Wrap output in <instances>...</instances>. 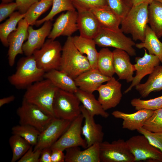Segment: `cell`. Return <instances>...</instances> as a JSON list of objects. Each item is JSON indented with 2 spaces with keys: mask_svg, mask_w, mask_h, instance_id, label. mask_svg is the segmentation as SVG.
Segmentation results:
<instances>
[{
  "mask_svg": "<svg viewBox=\"0 0 162 162\" xmlns=\"http://www.w3.org/2000/svg\"><path fill=\"white\" fill-rule=\"evenodd\" d=\"M144 54L142 57H137L135 59L136 63L134 64L136 71V75L130 86L124 92L126 93L132 88L139 83L146 76L150 74L154 68L160 64V61L157 56L148 54L144 49Z\"/></svg>",
  "mask_w": 162,
  "mask_h": 162,
  "instance_id": "obj_17",
  "label": "cell"
},
{
  "mask_svg": "<svg viewBox=\"0 0 162 162\" xmlns=\"http://www.w3.org/2000/svg\"><path fill=\"white\" fill-rule=\"evenodd\" d=\"M25 14H21L18 11L14 12L5 22L0 25V39L4 46L8 47V36L16 29L17 25L20 20L25 17Z\"/></svg>",
  "mask_w": 162,
  "mask_h": 162,
  "instance_id": "obj_32",
  "label": "cell"
},
{
  "mask_svg": "<svg viewBox=\"0 0 162 162\" xmlns=\"http://www.w3.org/2000/svg\"><path fill=\"white\" fill-rule=\"evenodd\" d=\"M53 0H40L32 4L25 13L24 18L29 26L34 25L38 18L52 6Z\"/></svg>",
  "mask_w": 162,
  "mask_h": 162,
  "instance_id": "obj_33",
  "label": "cell"
},
{
  "mask_svg": "<svg viewBox=\"0 0 162 162\" xmlns=\"http://www.w3.org/2000/svg\"><path fill=\"white\" fill-rule=\"evenodd\" d=\"M75 9L71 0H53L52 8L50 12L43 18L37 20L34 25L38 26L46 21H51L61 12Z\"/></svg>",
  "mask_w": 162,
  "mask_h": 162,
  "instance_id": "obj_36",
  "label": "cell"
},
{
  "mask_svg": "<svg viewBox=\"0 0 162 162\" xmlns=\"http://www.w3.org/2000/svg\"><path fill=\"white\" fill-rule=\"evenodd\" d=\"M77 12V22L80 35L94 39L101 28L98 20L91 11Z\"/></svg>",
  "mask_w": 162,
  "mask_h": 162,
  "instance_id": "obj_22",
  "label": "cell"
},
{
  "mask_svg": "<svg viewBox=\"0 0 162 162\" xmlns=\"http://www.w3.org/2000/svg\"><path fill=\"white\" fill-rule=\"evenodd\" d=\"M52 150L50 148H46L41 151L39 162H51Z\"/></svg>",
  "mask_w": 162,
  "mask_h": 162,
  "instance_id": "obj_46",
  "label": "cell"
},
{
  "mask_svg": "<svg viewBox=\"0 0 162 162\" xmlns=\"http://www.w3.org/2000/svg\"><path fill=\"white\" fill-rule=\"evenodd\" d=\"M16 29L12 32L8 37V56L9 65L13 66L16 56L23 53L22 46L24 42L28 37V28L29 26L24 19L18 23Z\"/></svg>",
  "mask_w": 162,
  "mask_h": 162,
  "instance_id": "obj_13",
  "label": "cell"
},
{
  "mask_svg": "<svg viewBox=\"0 0 162 162\" xmlns=\"http://www.w3.org/2000/svg\"><path fill=\"white\" fill-rule=\"evenodd\" d=\"M154 111L152 110L141 109L134 113L128 114L116 110L113 112L112 114L116 118L123 120V128L134 130L143 127L144 122L151 116Z\"/></svg>",
  "mask_w": 162,
  "mask_h": 162,
  "instance_id": "obj_23",
  "label": "cell"
},
{
  "mask_svg": "<svg viewBox=\"0 0 162 162\" xmlns=\"http://www.w3.org/2000/svg\"><path fill=\"white\" fill-rule=\"evenodd\" d=\"M96 17L101 27L118 30L122 19L109 7L91 11Z\"/></svg>",
  "mask_w": 162,
  "mask_h": 162,
  "instance_id": "obj_28",
  "label": "cell"
},
{
  "mask_svg": "<svg viewBox=\"0 0 162 162\" xmlns=\"http://www.w3.org/2000/svg\"><path fill=\"white\" fill-rule=\"evenodd\" d=\"M16 9L17 5L15 2L1 3L0 5V22L9 17Z\"/></svg>",
  "mask_w": 162,
  "mask_h": 162,
  "instance_id": "obj_42",
  "label": "cell"
},
{
  "mask_svg": "<svg viewBox=\"0 0 162 162\" xmlns=\"http://www.w3.org/2000/svg\"><path fill=\"white\" fill-rule=\"evenodd\" d=\"M126 142L135 162H162V152L144 135L133 136Z\"/></svg>",
  "mask_w": 162,
  "mask_h": 162,
  "instance_id": "obj_9",
  "label": "cell"
},
{
  "mask_svg": "<svg viewBox=\"0 0 162 162\" xmlns=\"http://www.w3.org/2000/svg\"><path fill=\"white\" fill-rule=\"evenodd\" d=\"M80 103L74 93L59 89L53 104L55 117L72 121L81 114Z\"/></svg>",
  "mask_w": 162,
  "mask_h": 162,
  "instance_id": "obj_6",
  "label": "cell"
},
{
  "mask_svg": "<svg viewBox=\"0 0 162 162\" xmlns=\"http://www.w3.org/2000/svg\"><path fill=\"white\" fill-rule=\"evenodd\" d=\"M148 5L143 3L132 6L122 20L121 29L124 33L130 34L133 40H144L148 23Z\"/></svg>",
  "mask_w": 162,
  "mask_h": 162,
  "instance_id": "obj_4",
  "label": "cell"
},
{
  "mask_svg": "<svg viewBox=\"0 0 162 162\" xmlns=\"http://www.w3.org/2000/svg\"><path fill=\"white\" fill-rule=\"evenodd\" d=\"M26 56L19 60L16 71L8 78L10 83L18 89H26L44 78L45 72L38 66L33 55Z\"/></svg>",
  "mask_w": 162,
  "mask_h": 162,
  "instance_id": "obj_3",
  "label": "cell"
},
{
  "mask_svg": "<svg viewBox=\"0 0 162 162\" xmlns=\"http://www.w3.org/2000/svg\"><path fill=\"white\" fill-rule=\"evenodd\" d=\"M137 130L139 133L145 136L152 145L162 152V132H151L142 127Z\"/></svg>",
  "mask_w": 162,
  "mask_h": 162,
  "instance_id": "obj_41",
  "label": "cell"
},
{
  "mask_svg": "<svg viewBox=\"0 0 162 162\" xmlns=\"http://www.w3.org/2000/svg\"><path fill=\"white\" fill-rule=\"evenodd\" d=\"M65 162H100L99 143H96L81 150L79 146L65 150Z\"/></svg>",
  "mask_w": 162,
  "mask_h": 162,
  "instance_id": "obj_21",
  "label": "cell"
},
{
  "mask_svg": "<svg viewBox=\"0 0 162 162\" xmlns=\"http://www.w3.org/2000/svg\"><path fill=\"white\" fill-rule=\"evenodd\" d=\"M15 99V97L13 95L1 99H0V107H1L5 104L13 101Z\"/></svg>",
  "mask_w": 162,
  "mask_h": 162,
  "instance_id": "obj_47",
  "label": "cell"
},
{
  "mask_svg": "<svg viewBox=\"0 0 162 162\" xmlns=\"http://www.w3.org/2000/svg\"><path fill=\"white\" fill-rule=\"evenodd\" d=\"M62 47L58 41L48 39L32 55L38 66L45 72L59 69Z\"/></svg>",
  "mask_w": 162,
  "mask_h": 162,
  "instance_id": "obj_5",
  "label": "cell"
},
{
  "mask_svg": "<svg viewBox=\"0 0 162 162\" xmlns=\"http://www.w3.org/2000/svg\"><path fill=\"white\" fill-rule=\"evenodd\" d=\"M125 3L130 8L132 7L131 0H123Z\"/></svg>",
  "mask_w": 162,
  "mask_h": 162,
  "instance_id": "obj_49",
  "label": "cell"
},
{
  "mask_svg": "<svg viewBox=\"0 0 162 162\" xmlns=\"http://www.w3.org/2000/svg\"><path fill=\"white\" fill-rule=\"evenodd\" d=\"M97 69L102 74L111 77L115 74L113 65L112 52L107 47H103L98 52Z\"/></svg>",
  "mask_w": 162,
  "mask_h": 162,
  "instance_id": "obj_31",
  "label": "cell"
},
{
  "mask_svg": "<svg viewBox=\"0 0 162 162\" xmlns=\"http://www.w3.org/2000/svg\"><path fill=\"white\" fill-rule=\"evenodd\" d=\"M58 89L50 80L44 78L28 87L23 98L38 106L46 113L55 117L53 104Z\"/></svg>",
  "mask_w": 162,
  "mask_h": 162,
  "instance_id": "obj_1",
  "label": "cell"
},
{
  "mask_svg": "<svg viewBox=\"0 0 162 162\" xmlns=\"http://www.w3.org/2000/svg\"><path fill=\"white\" fill-rule=\"evenodd\" d=\"M148 23L158 37L162 36V4L153 0L148 8Z\"/></svg>",
  "mask_w": 162,
  "mask_h": 162,
  "instance_id": "obj_30",
  "label": "cell"
},
{
  "mask_svg": "<svg viewBox=\"0 0 162 162\" xmlns=\"http://www.w3.org/2000/svg\"><path fill=\"white\" fill-rule=\"evenodd\" d=\"M135 46L139 49L146 48L149 54L158 56L162 64V43L148 25L146 30L144 41L136 44Z\"/></svg>",
  "mask_w": 162,
  "mask_h": 162,
  "instance_id": "obj_29",
  "label": "cell"
},
{
  "mask_svg": "<svg viewBox=\"0 0 162 162\" xmlns=\"http://www.w3.org/2000/svg\"><path fill=\"white\" fill-rule=\"evenodd\" d=\"M51 150V162H65V154L63 153V151L57 149Z\"/></svg>",
  "mask_w": 162,
  "mask_h": 162,
  "instance_id": "obj_45",
  "label": "cell"
},
{
  "mask_svg": "<svg viewBox=\"0 0 162 162\" xmlns=\"http://www.w3.org/2000/svg\"><path fill=\"white\" fill-rule=\"evenodd\" d=\"M77 15L78 12L76 9L67 11L60 15L53 24L48 38L55 40L61 36H71L78 30Z\"/></svg>",
  "mask_w": 162,
  "mask_h": 162,
  "instance_id": "obj_15",
  "label": "cell"
},
{
  "mask_svg": "<svg viewBox=\"0 0 162 162\" xmlns=\"http://www.w3.org/2000/svg\"><path fill=\"white\" fill-rule=\"evenodd\" d=\"M99 146L100 162H135L133 155L123 139L111 143L103 141Z\"/></svg>",
  "mask_w": 162,
  "mask_h": 162,
  "instance_id": "obj_10",
  "label": "cell"
},
{
  "mask_svg": "<svg viewBox=\"0 0 162 162\" xmlns=\"http://www.w3.org/2000/svg\"><path fill=\"white\" fill-rule=\"evenodd\" d=\"M121 87V84L112 76L106 84H102L98 88V100L105 111L119 104L122 96Z\"/></svg>",
  "mask_w": 162,
  "mask_h": 162,
  "instance_id": "obj_14",
  "label": "cell"
},
{
  "mask_svg": "<svg viewBox=\"0 0 162 162\" xmlns=\"http://www.w3.org/2000/svg\"><path fill=\"white\" fill-rule=\"evenodd\" d=\"M136 89L143 98L147 97L151 92L162 90V65L156 67L144 83L135 86Z\"/></svg>",
  "mask_w": 162,
  "mask_h": 162,
  "instance_id": "obj_26",
  "label": "cell"
},
{
  "mask_svg": "<svg viewBox=\"0 0 162 162\" xmlns=\"http://www.w3.org/2000/svg\"><path fill=\"white\" fill-rule=\"evenodd\" d=\"M113 65L115 73L120 80L132 82L134 72L136 70L134 64L130 61L129 55L126 51L116 49L113 51Z\"/></svg>",
  "mask_w": 162,
  "mask_h": 162,
  "instance_id": "obj_19",
  "label": "cell"
},
{
  "mask_svg": "<svg viewBox=\"0 0 162 162\" xmlns=\"http://www.w3.org/2000/svg\"><path fill=\"white\" fill-rule=\"evenodd\" d=\"M130 104L137 110L146 109L154 111L162 108V95L148 100L134 98L131 100Z\"/></svg>",
  "mask_w": 162,
  "mask_h": 162,
  "instance_id": "obj_37",
  "label": "cell"
},
{
  "mask_svg": "<svg viewBox=\"0 0 162 162\" xmlns=\"http://www.w3.org/2000/svg\"><path fill=\"white\" fill-rule=\"evenodd\" d=\"M153 0H131L132 6H136L142 4L151 3Z\"/></svg>",
  "mask_w": 162,
  "mask_h": 162,
  "instance_id": "obj_48",
  "label": "cell"
},
{
  "mask_svg": "<svg viewBox=\"0 0 162 162\" xmlns=\"http://www.w3.org/2000/svg\"><path fill=\"white\" fill-rule=\"evenodd\" d=\"M12 131L13 134L21 136L32 146L36 144L40 133L32 126L20 124L13 127Z\"/></svg>",
  "mask_w": 162,
  "mask_h": 162,
  "instance_id": "obj_35",
  "label": "cell"
},
{
  "mask_svg": "<svg viewBox=\"0 0 162 162\" xmlns=\"http://www.w3.org/2000/svg\"><path fill=\"white\" fill-rule=\"evenodd\" d=\"M16 113L19 118L20 124L32 126L40 132L47 127L54 118L23 98Z\"/></svg>",
  "mask_w": 162,
  "mask_h": 162,
  "instance_id": "obj_8",
  "label": "cell"
},
{
  "mask_svg": "<svg viewBox=\"0 0 162 162\" xmlns=\"http://www.w3.org/2000/svg\"><path fill=\"white\" fill-rule=\"evenodd\" d=\"M74 94L90 114L93 116H100L105 118L109 117V114L103 109L93 93L85 92L78 88Z\"/></svg>",
  "mask_w": 162,
  "mask_h": 162,
  "instance_id": "obj_27",
  "label": "cell"
},
{
  "mask_svg": "<svg viewBox=\"0 0 162 162\" xmlns=\"http://www.w3.org/2000/svg\"><path fill=\"white\" fill-rule=\"evenodd\" d=\"M44 78L49 80L58 89L64 91L75 93L78 89L74 80L59 70L45 72Z\"/></svg>",
  "mask_w": 162,
  "mask_h": 162,
  "instance_id": "obj_25",
  "label": "cell"
},
{
  "mask_svg": "<svg viewBox=\"0 0 162 162\" xmlns=\"http://www.w3.org/2000/svg\"><path fill=\"white\" fill-rule=\"evenodd\" d=\"M142 128L151 132H162V108L154 110L144 122Z\"/></svg>",
  "mask_w": 162,
  "mask_h": 162,
  "instance_id": "obj_39",
  "label": "cell"
},
{
  "mask_svg": "<svg viewBox=\"0 0 162 162\" xmlns=\"http://www.w3.org/2000/svg\"><path fill=\"white\" fill-rule=\"evenodd\" d=\"M40 28L34 29L32 26H29L28 29V37L22 46L23 53L26 56L32 55L36 50L41 48L45 42L52 27L51 20L44 23Z\"/></svg>",
  "mask_w": 162,
  "mask_h": 162,
  "instance_id": "obj_16",
  "label": "cell"
},
{
  "mask_svg": "<svg viewBox=\"0 0 162 162\" xmlns=\"http://www.w3.org/2000/svg\"><path fill=\"white\" fill-rule=\"evenodd\" d=\"M40 0H15L18 11L25 14L30 6Z\"/></svg>",
  "mask_w": 162,
  "mask_h": 162,
  "instance_id": "obj_44",
  "label": "cell"
},
{
  "mask_svg": "<svg viewBox=\"0 0 162 162\" xmlns=\"http://www.w3.org/2000/svg\"><path fill=\"white\" fill-rule=\"evenodd\" d=\"M80 108L84 119L82 134L86 141L87 147L95 143H100L103 141L104 135L102 126L95 122L94 116L90 114L82 105L80 106Z\"/></svg>",
  "mask_w": 162,
  "mask_h": 162,
  "instance_id": "obj_18",
  "label": "cell"
},
{
  "mask_svg": "<svg viewBox=\"0 0 162 162\" xmlns=\"http://www.w3.org/2000/svg\"><path fill=\"white\" fill-rule=\"evenodd\" d=\"M77 11H91L108 7L106 0H71Z\"/></svg>",
  "mask_w": 162,
  "mask_h": 162,
  "instance_id": "obj_38",
  "label": "cell"
},
{
  "mask_svg": "<svg viewBox=\"0 0 162 162\" xmlns=\"http://www.w3.org/2000/svg\"><path fill=\"white\" fill-rule=\"evenodd\" d=\"M73 43L82 54H86L90 63L91 69H97V61L98 52L96 47L94 40L80 35L71 37Z\"/></svg>",
  "mask_w": 162,
  "mask_h": 162,
  "instance_id": "obj_24",
  "label": "cell"
},
{
  "mask_svg": "<svg viewBox=\"0 0 162 162\" xmlns=\"http://www.w3.org/2000/svg\"><path fill=\"white\" fill-rule=\"evenodd\" d=\"M32 146L18 162H39L42 150L34 151Z\"/></svg>",
  "mask_w": 162,
  "mask_h": 162,
  "instance_id": "obj_43",
  "label": "cell"
},
{
  "mask_svg": "<svg viewBox=\"0 0 162 162\" xmlns=\"http://www.w3.org/2000/svg\"><path fill=\"white\" fill-rule=\"evenodd\" d=\"M153 0L158 2L161 3V4H162V0Z\"/></svg>",
  "mask_w": 162,
  "mask_h": 162,
  "instance_id": "obj_51",
  "label": "cell"
},
{
  "mask_svg": "<svg viewBox=\"0 0 162 162\" xmlns=\"http://www.w3.org/2000/svg\"><path fill=\"white\" fill-rule=\"evenodd\" d=\"M91 69L86 56L81 54L76 48L71 36L68 37L62 46L59 70L74 80L82 73Z\"/></svg>",
  "mask_w": 162,
  "mask_h": 162,
  "instance_id": "obj_2",
  "label": "cell"
},
{
  "mask_svg": "<svg viewBox=\"0 0 162 162\" xmlns=\"http://www.w3.org/2000/svg\"><path fill=\"white\" fill-rule=\"evenodd\" d=\"M84 117L82 114L73 120L68 128L59 139L51 147L64 151L67 148L81 146L86 149L87 145L82 137V123Z\"/></svg>",
  "mask_w": 162,
  "mask_h": 162,
  "instance_id": "obj_11",
  "label": "cell"
},
{
  "mask_svg": "<svg viewBox=\"0 0 162 162\" xmlns=\"http://www.w3.org/2000/svg\"><path fill=\"white\" fill-rule=\"evenodd\" d=\"M9 143L12 152L11 162L18 161L32 146L24 139L14 134L9 138Z\"/></svg>",
  "mask_w": 162,
  "mask_h": 162,
  "instance_id": "obj_34",
  "label": "cell"
},
{
  "mask_svg": "<svg viewBox=\"0 0 162 162\" xmlns=\"http://www.w3.org/2000/svg\"><path fill=\"white\" fill-rule=\"evenodd\" d=\"M3 3H8L11 2L14 0H1Z\"/></svg>",
  "mask_w": 162,
  "mask_h": 162,
  "instance_id": "obj_50",
  "label": "cell"
},
{
  "mask_svg": "<svg viewBox=\"0 0 162 162\" xmlns=\"http://www.w3.org/2000/svg\"><path fill=\"white\" fill-rule=\"evenodd\" d=\"M72 121L54 117L40 132L34 150L50 148L66 130Z\"/></svg>",
  "mask_w": 162,
  "mask_h": 162,
  "instance_id": "obj_12",
  "label": "cell"
},
{
  "mask_svg": "<svg viewBox=\"0 0 162 162\" xmlns=\"http://www.w3.org/2000/svg\"><path fill=\"white\" fill-rule=\"evenodd\" d=\"M110 78L102 74L97 69H91L79 75L74 80L79 89L93 93L97 91L103 83L107 82Z\"/></svg>",
  "mask_w": 162,
  "mask_h": 162,
  "instance_id": "obj_20",
  "label": "cell"
},
{
  "mask_svg": "<svg viewBox=\"0 0 162 162\" xmlns=\"http://www.w3.org/2000/svg\"><path fill=\"white\" fill-rule=\"evenodd\" d=\"M109 8L122 19L126 15L130 8L123 0H106Z\"/></svg>",
  "mask_w": 162,
  "mask_h": 162,
  "instance_id": "obj_40",
  "label": "cell"
},
{
  "mask_svg": "<svg viewBox=\"0 0 162 162\" xmlns=\"http://www.w3.org/2000/svg\"><path fill=\"white\" fill-rule=\"evenodd\" d=\"M93 39L96 44L99 46L122 50L131 56L136 55V50L133 48L136 44L130 38L125 36L120 28L114 30L101 27Z\"/></svg>",
  "mask_w": 162,
  "mask_h": 162,
  "instance_id": "obj_7",
  "label": "cell"
}]
</instances>
